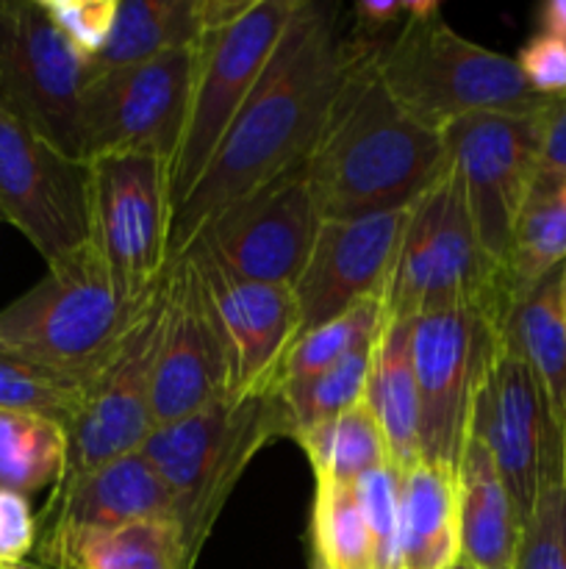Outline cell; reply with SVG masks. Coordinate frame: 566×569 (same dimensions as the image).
Returning a JSON list of instances; mask_svg holds the SVG:
<instances>
[{"label": "cell", "instance_id": "ba28073f", "mask_svg": "<svg viewBox=\"0 0 566 569\" xmlns=\"http://www.w3.org/2000/svg\"><path fill=\"white\" fill-rule=\"evenodd\" d=\"M499 348L503 320L488 306H449L411 320L425 465L455 476L469 437L472 400Z\"/></svg>", "mask_w": 566, "mask_h": 569}, {"label": "cell", "instance_id": "4fadbf2b", "mask_svg": "<svg viewBox=\"0 0 566 569\" xmlns=\"http://www.w3.org/2000/svg\"><path fill=\"white\" fill-rule=\"evenodd\" d=\"M92 72L42 0H0V100L72 159H83L81 103Z\"/></svg>", "mask_w": 566, "mask_h": 569}, {"label": "cell", "instance_id": "f1b7e54d", "mask_svg": "<svg viewBox=\"0 0 566 569\" xmlns=\"http://www.w3.org/2000/svg\"><path fill=\"white\" fill-rule=\"evenodd\" d=\"M64 465V426L44 417L0 411V489L33 495L55 487Z\"/></svg>", "mask_w": 566, "mask_h": 569}, {"label": "cell", "instance_id": "d6a6232c", "mask_svg": "<svg viewBox=\"0 0 566 569\" xmlns=\"http://www.w3.org/2000/svg\"><path fill=\"white\" fill-rule=\"evenodd\" d=\"M383 322V298H370L355 303L344 315L333 317L325 326L305 331L303 337L294 342L289 350L286 361H283V383L305 381L320 372L331 370L333 365L353 353L361 342L372 339Z\"/></svg>", "mask_w": 566, "mask_h": 569}, {"label": "cell", "instance_id": "52a82bcc", "mask_svg": "<svg viewBox=\"0 0 566 569\" xmlns=\"http://www.w3.org/2000/svg\"><path fill=\"white\" fill-rule=\"evenodd\" d=\"M300 3L247 0L239 14L209 28L198 42L186 128L170 167L172 209L192 192L244 100L259 87Z\"/></svg>", "mask_w": 566, "mask_h": 569}, {"label": "cell", "instance_id": "7a4b0ae2", "mask_svg": "<svg viewBox=\"0 0 566 569\" xmlns=\"http://www.w3.org/2000/svg\"><path fill=\"white\" fill-rule=\"evenodd\" d=\"M372 53L355 61L305 159L322 220L405 209L444 167L442 133L394 103Z\"/></svg>", "mask_w": 566, "mask_h": 569}, {"label": "cell", "instance_id": "b9f144b4", "mask_svg": "<svg viewBox=\"0 0 566 569\" xmlns=\"http://www.w3.org/2000/svg\"><path fill=\"white\" fill-rule=\"evenodd\" d=\"M449 569H481V567H475V565H469V561L458 559V561H455V565H453V567H449Z\"/></svg>", "mask_w": 566, "mask_h": 569}, {"label": "cell", "instance_id": "7402d4cb", "mask_svg": "<svg viewBox=\"0 0 566 569\" xmlns=\"http://www.w3.org/2000/svg\"><path fill=\"white\" fill-rule=\"evenodd\" d=\"M364 403L375 415L394 470L405 472L420 465V392L411 365V322L383 317L366 376Z\"/></svg>", "mask_w": 566, "mask_h": 569}, {"label": "cell", "instance_id": "4dcf8cb0", "mask_svg": "<svg viewBox=\"0 0 566 569\" xmlns=\"http://www.w3.org/2000/svg\"><path fill=\"white\" fill-rule=\"evenodd\" d=\"M311 533L314 561L322 569H375L372 537L355 483L316 481Z\"/></svg>", "mask_w": 566, "mask_h": 569}, {"label": "cell", "instance_id": "cb8c5ba5", "mask_svg": "<svg viewBox=\"0 0 566 569\" xmlns=\"http://www.w3.org/2000/svg\"><path fill=\"white\" fill-rule=\"evenodd\" d=\"M458 559L455 476L420 461L400 472V569H449Z\"/></svg>", "mask_w": 566, "mask_h": 569}, {"label": "cell", "instance_id": "30bf717a", "mask_svg": "<svg viewBox=\"0 0 566 569\" xmlns=\"http://www.w3.org/2000/svg\"><path fill=\"white\" fill-rule=\"evenodd\" d=\"M547 111L469 114L442 131L444 161L458 176L481 248L503 276L522 206L542 172Z\"/></svg>", "mask_w": 566, "mask_h": 569}, {"label": "cell", "instance_id": "836d02e7", "mask_svg": "<svg viewBox=\"0 0 566 569\" xmlns=\"http://www.w3.org/2000/svg\"><path fill=\"white\" fill-rule=\"evenodd\" d=\"M361 511L372 537L375 569H400V472L392 465L355 481Z\"/></svg>", "mask_w": 566, "mask_h": 569}, {"label": "cell", "instance_id": "6da1fadb", "mask_svg": "<svg viewBox=\"0 0 566 569\" xmlns=\"http://www.w3.org/2000/svg\"><path fill=\"white\" fill-rule=\"evenodd\" d=\"M366 48L353 37H338L336 6L300 3L259 87L244 100L192 192L172 209V259L186 253L216 214L309 159Z\"/></svg>", "mask_w": 566, "mask_h": 569}, {"label": "cell", "instance_id": "d590c367", "mask_svg": "<svg viewBox=\"0 0 566 569\" xmlns=\"http://www.w3.org/2000/svg\"><path fill=\"white\" fill-rule=\"evenodd\" d=\"M42 6L72 48L94 59L109 39L120 0H42Z\"/></svg>", "mask_w": 566, "mask_h": 569}, {"label": "cell", "instance_id": "ab89813d", "mask_svg": "<svg viewBox=\"0 0 566 569\" xmlns=\"http://www.w3.org/2000/svg\"><path fill=\"white\" fill-rule=\"evenodd\" d=\"M542 172H566V94L553 100L544 120Z\"/></svg>", "mask_w": 566, "mask_h": 569}, {"label": "cell", "instance_id": "8fae6325", "mask_svg": "<svg viewBox=\"0 0 566 569\" xmlns=\"http://www.w3.org/2000/svg\"><path fill=\"white\" fill-rule=\"evenodd\" d=\"M469 437L494 459L522 526L544 489L566 483V431L530 367L499 348L469 415Z\"/></svg>", "mask_w": 566, "mask_h": 569}, {"label": "cell", "instance_id": "4316f807", "mask_svg": "<svg viewBox=\"0 0 566 569\" xmlns=\"http://www.w3.org/2000/svg\"><path fill=\"white\" fill-rule=\"evenodd\" d=\"M560 264H566V172H538L505 264L508 303L525 298Z\"/></svg>", "mask_w": 566, "mask_h": 569}, {"label": "cell", "instance_id": "74e56055", "mask_svg": "<svg viewBox=\"0 0 566 569\" xmlns=\"http://www.w3.org/2000/svg\"><path fill=\"white\" fill-rule=\"evenodd\" d=\"M37 548V517L28 498L0 489V567L22 565Z\"/></svg>", "mask_w": 566, "mask_h": 569}, {"label": "cell", "instance_id": "9a60e30c", "mask_svg": "<svg viewBox=\"0 0 566 569\" xmlns=\"http://www.w3.org/2000/svg\"><path fill=\"white\" fill-rule=\"evenodd\" d=\"M320 226V206L303 161L216 214L186 250H198L231 276L294 287Z\"/></svg>", "mask_w": 566, "mask_h": 569}, {"label": "cell", "instance_id": "d6986e66", "mask_svg": "<svg viewBox=\"0 0 566 569\" xmlns=\"http://www.w3.org/2000/svg\"><path fill=\"white\" fill-rule=\"evenodd\" d=\"M186 256L209 289L231 348V398L277 392L283 361L303 337L294 289L231 276L198 250H186Z\"/></svg>", "mask_w": 566, "mask_h": 569}, {"label": "cell", "instance_id": "484cf974", "mask_svg": "<svg viewBox=\"0 0 566 569\" xmlns=\"http://www.w3.org/2000/svg\"><path fill=\"white\" fill-rule=\"evenodd\" d=\"M205 31V0H120L109 39L92 64L98 70L128 67L198 48Z\"/></svg>", "mask_w": 566, "mask_h": 569}, {"label": "cell", "instance_id": "603a6c76", "mask_svg": "<svg viewBox=\"0 0 566 569\" xmlns=\"http://www.w3.org/2000/svg\"><path fill=\"white\" fill-rule=\"evenodd\" d=\"M503 348L530 367L566 431V264L511 306Z\"/></svg>", "mask_w": 566, "mask_h": 569}, {"label": "cell", "instance_id": "5bb4252c", "mask_svg": "<svg viewBox=\"0 0 566 569\" xmlns=\"http://www.w3.org/2000/svg\"><path fill=\"white\" fill-rule=\"evenodd\" d=\"M0 217L53 267L89 242V161L61 153L0 100Z\"/></svg>", "mask_w": 566, "mask_h": 569}, {"label": "cell", "instance_id": "277c9868", "mask_svg": "<svg viewBox=\"0 0 566 569\" xmlns=\"http://www.w3.org/2000/svg\"><path fill=\"white\" fill-rule=\"evenodd\" d=\"M281 437L289 439V417L277 392L228 395L170 426L153 428L142 453L170 492L172 517L194 561L250 461Z\"/></svg>", "mask_w": 566, "mask_h": 569}, {"label": "cell", "instance_id": "7c38bea8", "mask_svg": "<svg viewBox=\"0 0 566 569\" xmlns=\"http://www.w3.org/2000/svg\"><path fill=\"white\" fill-rule=\"evenodd\" d=\"M192 78L194 48L128 67H94L81 103L83 161L139 153L172 167L186 128Z\"/></svg>", "mask_w": 566, "mask_h": 569}, {"label": "cell", "instance_id": "8992f818", "mask_svg": "<svg viewBox=\"0 0 566 569\" xmlns=\"http://www.w3.org/2000/svg\"><path fill=\"white\" fill-rule=\"evenodd\" d=\"M144 303L131 306L117 295L103 259L87 242L0 311V348L89 383Z\"/></svg>", "mask_w": 566, "mask_h": 569}, {"label": "cell", "instance_id": "8d00e7d4", "mask_svg": "<svg viewBox=\"0 0 566 569\" xmlns=\"http://www.w3.org/2000/svg\"><path fill=\"white\" fill-rule=\"evenodd\" d=\"M516 67L542 98H564L566 94V42L538 31L527 39L516 53Z\"/></svg>", "mask_w": 566, "mask_h": 569}, {"label": "cell", "instance_id": "d4e9b609", "mask_svg": "<svg viewBox=\"0 0 566 569\" xmlns=\"http://www.w3.org/2000/svg\"><path fill=\"white\" fill-rule=\"evenodd\" d=\"M194 565L198 561L172 515L83 533L61 548L37 553L39 569H194Z\"/></svg>", "mask_w": 566, "mask_h": 569}, {"label": "cell", "instance_id": "2e32d148", "mask_svg": "<svg viewBox=\"0 0 566 569\" xmlns=\"http://www.w3.org/2000/svg\"><path fill=\"white\" fill-rule=\"evenodd\" d=\"M164 278L133 317L103 370L87 383L81 409L67 428V465L61 478L81 476L105 461L137 453L153 433L150 389L164 315Z\"/></svg>", "mask_w": 566, "mask_h": 569}, {"label": "cell", "instance_id": "83f0119b", "mask_svg": "<svg viewBox=\"0 0 566 569\" xmlns=\"http://www.w3.org/2000/svg\"><path fill=\"white\" fill-rule=\"evenodd\" d=\"M294 442L309 459L316 481L355 483L366 472L392 465L375 415L364 400L331 420L300 431Z\"/></svg>", "mask_w": 566, "mask_h": 569}, {"label": "cell", "instance_id": "44dd1931", "mask_svg": "<svg viewBox=\"0 0 566 569\" xmlns=\"http://www.w3.org/2000/svg\"><path fill=\"white\" fill-rule=\"evenodd\" d=\"M455 500L461 559L481 569H514L522 520L494 459L472 437L455 467Z\"/></svg>", "mask_w": 566, "mask_h": 569}, {"label": "cell", "instance_id": "1f68e13d", "mask_svg": "<svg viewBox=\"0 0 566 569\" xmlns=\"http://www.w3.org/2000/svg\"><path fill=\"white\" fill-rule=\"evenodd\" d=\"M87 395V383L0 348V411L33 415L70 428Z\"/></svg>", "mask_w": 566, "mask_h": 569}, {"label": "cell", "instance_id": "ffe728a7", "mask_svg": "<svg viewBox=\"0 0 566 569\" xmlns=\"http://www.w3.org/2000/svg\"><path fill=\"white\" fill-rule=\"evenodd\" d=\"M159 515H172L170 492L148 456L137 450L55 481L37 520L33 556L61 548L83 533L111 531Z\"/></svg>", "mask_w": 566, "mask_h": 569}, {"label": "cell", "instance_id": "5b68a950", "mask_svg": "<svg viewBox=\"0 0 566 569\" xmlns=\"http://www.w3.org/2000/svg\"><path fill=\"white\" fill-rule=\"evenodd\" d=\"M449 306H488L503 322L511 311L503 270L481 248L458 176L444 161L408 206L383 317L411 322Z\"/></svg>", "mask_w": 566, "mask_h": 569}, {"label": "cell", "instance_id": "e0dca14e", "mask_svg": "<svg viewBox=\"0 0 566 569\" xmlns=\"http://www.w3.org/2000/svg\"><path fill=\"white\" fill-rule=\"evenodd\" d=\"M231 381V348L209 289L192 256H175L164 278V315L150 389L155 428L228 398Z\"/></svg>", "mask_w": 566, "mask_h": 569}, {"label": "cell", "instance_id": "e575fe53", "mask_svg": "<svg viewBox=\"0 0 566 569\" xmlns=\"http://www.w3.org/2000/svg\"><path fill=\"white\" fill-rule=\"evenodd\" d=\"M514 569H566V483L544 489L522 526Z\"/></svg>", "mask_w": 566, "mask_h": 569}, {"label": "cell", "instance_id": "3957f363", "mask_svg": "<svg viewBox=\"0 0 566 569\" xmlns=\"http://www.w3.org/2000/svg\"><path fill=\"white\" fill-rule=\"evenodd\" d=\"M372 64L394 103L436 133L469 114H536L553 106L533 92L516 59L455 33L442 11L405 17Z\"/></svg>", "mask_w": 566, "mask_h": 569}, {"label": "cell", "instance_id": "7bdbcfd3", "mask_svg": "<svg viewBox=\"0 0 566 569\" xmlns=\"http://www.w3.org/2000/svg\"><path fill=\"white\" fill-rule=\"evenodd\" d=\"M0 569H39V567H28V565H9V567H0Z\"/></svg>", "mask_w": 566, "mask_h": 569}, {"label": "cell", "instance_id": "60d3db41", "mask_svg": "<svg viewBox=\"0 0 566 569\" xmlns=\"http://www.w3.org/2000/svg\"><path fill=\"white\" fill-rule=\"evenodd\" d=\"M542 33L566 42V0H547L536 14Z\"/></svg>", "mask_w": 566, "mask_h": 569}, {"label": "cell", "instance_id": "9c48e42d", "mask_svg": "<svg viewBox=\"0 0 566 569\" xmlns=\"http://www.w3.org/2000/svg\"><path fill=\"white\" fill-rule=\"evenodd\" d=\"M170 164L155 156L89 159V242L117 295L139 306L170 267Z\"/></svg>", "mask_w": 566, "mask_h": 569}, {"label": "cell", "instance_id": "f546056e", "mask_svg": "<svg viewBox=\"0 0 566 569\" xmlns=\"http://www.w3.org/2000/svg\"><path fill=\"white\" fill-rule=\"evenodd\" d=\"M375 339L377 333L366 339V342H361L353 353L344 356L331 370L320 372L314 378H305V381L283 383L277 389L289 417V439H294L300 431L316 426V422H325L331 417L342 415L350 406L364 400L366 376H370L372 353H375Z\"/></svg>", "mask_w": 566, "mask_h": 569}, {"label": "cell", "instance_id": "ac0fdd59", "mask_svg": "<svg viewBox=\"0 0 566 569\" xmlns=\"http://www.w3.org/2000/svg\"><path fill=\"white\" fill-rule=\"evenodd\" d=\"M405 209L322 220L303 272L294 281L303 333L325 326L355 303L383 298L403 237Z\"/></svg>", "mask_w": 566, "mask_h": 569}, {"label": "cell", "instance_id": "f35d334b", "mask_svg": "<svg viewBox=\"0 0 566 569\" xmlns=\"http://www.w3.org/2000/svg\"><path fill=\"white\" fill-rule=\"evenodd\" d=\"M405 9L403 0H394V3H381V0H358L353 6V33L350 37L361 44H370V48H381L388 37H392L394 22L403 26Z\"/></svg>", "mask_w": 566, "mask_h": 569}]
</instances>
